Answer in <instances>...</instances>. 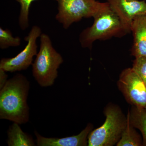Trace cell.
Returning <instances> with one entry per match:
<instances>
[{"instance_id":"cell-8","label":"cell","mask_w":146,"mask_h":146,"mask_svg":"<svg viewBox=\"0 0 146 146\" xmlns=\"http://www.w3.org/2000/svg\"><path fill=\"white\" fill-rule=\"evenodd\" d=\"M112 10L118 16L127 33L136 16L145 15L146 3L138 0H106Z\"/></svg>"},{"instance_id":"cell-2","label":"cell","mask_w":146,"mask_h":146,"mask_svg":"<svg viewBox=\"0 0 146 146\" xmlns=\"http://www.w3.org/2000/svg\"><path fill=\"white\" fill-rule=\"evenodd\" d=\"M40 37V48L32 64L33 75L40 86L48 87L54 83L63 59L53 47L48 35L42 33Z\"/></svg>"},{"instance_id":"cell-4","label":"cell","mask_w":146,"mask_h":146,"mask_svg":"<svg viewBox=\"0 0 146 146\" xmlns=\"http://www.w3.org/2000/svg\"><path fill=\"white\" fill-rule=\"evenodd\" d=\"M94 18L93 25L84 30L80 35L79 41L84 48L91 49L96 40L121 37L128 33L117 15L110 7Z\"/></svg>"},{"instance_id":"cell-7","label":"cell","mask_w":146,"mask_h":146,"mask_svg":"<svg viewBox=\"0 0 146 146\" xmlns=\"http://www.w3.org/2000/svg\"><path fill=\"white\" fill-rule=\"evenodd\" d=\"M42 34L39 27H33L28 36L25 37V41L27 42L25 48L14 57L2 58L0 68L10 72L27 70L32 65L33 58L37 54L36 40Z\"/></svg>"},{"instance_id":"cell-11","label":"cell","mask_w":146,"mask_h":146,"mask_svg":"<svg viewBox=\"0 0 146 146\" xmlns=\"http://www.w3.org/2000/svg\"><path fill=\"white\" fill-rule=\"evenodd\" d=\"M19 125L18 123L13 122L9 128L7 140L8 146H36L32 136L24 132Z\"/></svg>"},{"instance_id":"cell-18","label":"cell","mask_w":146,"mask_h":146,"mask_svg":"<svg viewBox=\"0 0 146 146\" xmlns=\"http://www.w3.org/2000/svg\"><path fill=\"white\" fill-rule=\"evenodd\" d=\"M145 109L146 110V107H145Z\"/></svg>"},{"instance_id":"cell-14","label":"cell","mask_w":146,"mask_h":146,"mask_svg":"<svg viewBox=\"0 0 146 146\" xmlns=\"http://www.w3.org/2000/svg\"><path fill=\"white\" fill-rule=\"evenodd\" d=\"M21 39L18 36L14 37L9 29L0 28V48L2 49L9 47H17L21 44Z\"/></svg>"},{"instance_id":"cell-13","label":"cell","mask_w":146,"mask_h":146,"mask_svg":"<svg viewBox=\"0 0 146 146\" xmlns=\"http://www.w3.org/2000/svg\"><path fill=\"white\" fill-rule=\"evenodd\" d=\"M127 123L123 131L121 139L117 144V146H143V140L141 135L131 125L127 115Z\"/></svg>"},{"instance_id":"cell-9","label":"cell","mask_w":146,"mask_h":146,"mask_svg":"<svg viewBox=\"0 0 146 146\" xmlns=\"http://www.w3.org/2000/svg\"><path fill=\"white\" fill-rule=\"evenodd\" d=\"M93 129L94 126L89 123L78 135L62 138H46L35 131L36 145L38 146H88V136Z\"/></svg>"},{"instance_id":"cell-12","label":"cell","mask_w":146,"mask_h":146,"mask_svg":"<svg viewBox=\"0 0 146 146\" xmlns=\"http://www.w3.org/2000/svg\"><path fill=\"white\" fill-rule=\"evenodd\" d=\"M127 116L131 125L141 131L143 136V146H146V110L131 106Z\"/></svg>"},{"instance_id":"cell-16","label":"cell","mask_w":146,"mask_h":146,"mask_svg":"<svg viewBox=\"0 0 146 146\" xmlns=\"http://www.w3.org/2000/svg\"><path fill=\"white\" fill-rule=\"evenodd\" d=\"M132 68L142 79L146 86V56L135 58Z\"/></svg>"},{"instance_id":"cell-3","label":"cell","mask_w":146,"mask_h":146,"mask_svg":"<svg viewBox=\"0 0 146 146\" xmlns=\"http://www.w3.org/2000/svg\"><path fill=\"white\" fill-rule=\"evenodd\" d=\"M104 112L105 121L89 133L88 146H113L121 139L127 123V117L119 106L112 103L107 105Z\"/></svg>"},{"instance_id":"cell-6","label":"cell","mask_w":146,"mask_h":146,"mask_svg":"<svg viewBox=\"0 0 146 146\" xmlns=\"http://www.w3.org/2000/svg\"><path fill=\"white\" fill-rule=\"evenodd\" d=\"M117 86L125 100L131 106L145 108L146 86L132 68L125 69L120 74Z\"/></svg>"},{"instance_id":"cell-10","label":"cell","mask_w":146,"mask_h":146,"mask_svg":"<svg viewBox=\"0 0 146 146\" xmlns=\"http://www.w3.org/2000/svg\"><path fill=\"white\" fill-rule=\"evenodd\" d=\"M133 37L131 55L135 58L146 56V16L140 15L133 19L130 27Z\"/></svg>"},{"instance_id":"cell-15","label":"cell","mask_w":146,"mask_h":146,"mask_svg":"<svg viewBox=\"0 0 146 146\" xmlns=\"http://www.w3.org/2000/svg\"><path fill=\"white\" fill-rule=\"evenodd\" d=\"M21 5V11L19 18V24L23 30L29 27V16L31 3L36 0H16ZM57 1V0H55Z\"/></svg>"},{"instance_id":"cell-17","label":"cell","mask_w":146,"mask_h":146,"mask_svg":"<svg viewBox=\"0 0 146 146\" xmlns=\"http://www.w3.org/2000/svg\"><path fill=\"white\" fill-rule=\"evenodd\" d=\"M6 72L4 70L0 68V89H1L5 86L8 80V76Z\"/></svg>"},{"instance_id":"cell-19","label":"cell","mask_w":146,"mask_h":146,"mask_svg":"<svg viewBox=\"0 0 146 146\" xmlns=\"http://www.w3.org/2000/svg\"><path fill=\"white\" fill-rule=\"evenodd\" d=\"M145 15H146V14H145Z\"/></svg>"},{"instance_id":"cell-5","label":"cell","mask_w":146,"mask_h":146,"mask_svg":"<svg viewBox=\"0 0 146 146\" xmlns=\"http://www.w3.org/2000/svg\"><path fill=\"white\" fill-rule=\"evenodd\" d=\"M58 13L56 19L68 29L72 24L83 18H94L99 13L110 8L107 2L96 0H57Z\"/></svg>"},{"instance_id":"cell-1","label":"cell","mask_w":146,"mask_h":146,"mask_svg":"<svg viewBox=\"0 0 146 146\" xmlns=\"http://www.w3.org/2000/svg\"><path fill=\"white\" fill-rule=\"evenodd\" d=\"M29 89V80L21 74L8 80L0 89V119L20 125L29 121L27 98Z\"/></svg>"}]
</instances>
